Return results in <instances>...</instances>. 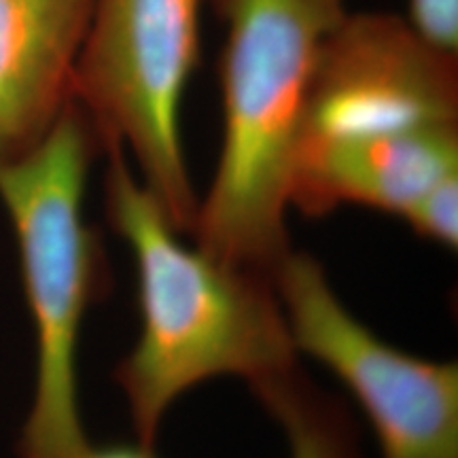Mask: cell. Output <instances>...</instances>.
<instances>
[{
    "mask_svg": "<svg viewBox=\"0 0 458 458\" xmlns=\"http://www.w3.org/2000/svg\"><path fill=\"white\" fill-rule=\"evenodd\" d=\"M108 223L139 274L140 335L114 369L136 444L156 450L170 405L219 376L249 385L297 365V348L270 278L225 266L179 240L162 204L108 142Z\"/></svg>",
    "mask_w": 458,
    "mask_h": 458,
    "instance_id": "6da1fadb",
    "label": "cell"
},
{
    "mask_svg": "<svg viewBox=\"0 0 458 458\" xmlns=\"http://www.w3.org/2000/svg\"><path fill=\"white\" fill-rule=\"evenodd\" d=\"M223 139L191 233L225 266L274 276L291 250V179L314 68L348 0H215Z\"/></svg>",
    "mask_w": 458,
    "mask_h": 458,
    "instance_id": "7a4b0ae2",
    "label": "cell"
},
{
    "mask_svg": "<svg viewBox=\"0 0 458 458\" xmlns=\"http://www.w3.org/2000/svg\"><path fill=\"white\" fill-rule=\"evenodd\" d=\"M98 153L88 114L71 100L37 147L0 162V199L15 232L37 337L20 458H81L89 448L79 408V342L89 306L108 289L100 233L83 213Z\"/></svg>",
    "mask_w": 458,
    "mask_h": 458,
    "instance_id": "3957f363",
    "label": "cell"
},
{
    "mask_svg": "<svg viewBox=\"0 0 458 458\" xmlns=\"http://www.w3.org/2000/svg\"><path fill=\"white\" fill-rule=\"evenodd\" d=\"M208 3L215 0H96L72 74V100L100 147H123L172 225L185 233L199 199L189 179L181 111Z\"/></svg>",
    "mask_w": 458,
    "mask_h": 458,
    "instance_id": "277c9868",
    "label": "cell"
},
{
    "mask_svg": "<svg viewBox=\"0 0 458 458\" xmlns=\"http://www.w3.org/2000/svg\"><path fill=\"white\" fill-rule=\"evenodd\" d=\"M272 283L297 352L351 388L382 458H458V363H433L382 342L344 308L310 255L291 249Z\"/></svg>",
    "mask_w": 458,
    "mask_h": 458,
    "instance_id": "5b68a950",
    "label": "cell"
},
{
    "mask_svg": "<svg viewBox=\"0 0 458 458\" xmlns=\"http://www.w3.org/2000/svg\"><path fill=\"white\" fill-rule=\"evenodd\" d=\"M435 125H458V51L428 41L408 17L346 11L320 47L297 156Z\"/></svg>",
    "mask_w": 458,
    "mask_h": 458,
    "instance_id": "8992f818",
    "label": "cell"
},
{
    "mask_svg": "<svg viewBox=\"0 0 458 458\" xmlns=\"http://www.w3.org/2000/svg\"><path fill=\"white\" fill-rule=\"evenodd\" d=\"M458 172V125L334 140L295 159L291 206L320 216L357 204L401 216L427 189Z\"/></svg>",
    "mask_w": 458,
    "mask_h": 458,
    "instance_id": "52a82bcc",
    "label": "cell"
},
{
    "mask_svg": "<svg viewBox=\"0 0 458 458\" xmlns=\"http://www.w3.org/2000/svg\"><path fill=\"white\" fill-rule=\"evenodd\" d=\"M96 0H0V162L45 139L72 100Z\"/></svg>",
    "mask_w": 458,
    "mask_h": 458,
    "instance_id": "ba28073f",
    "label": "cell"
},
{
    "mask_svg": "<svg viewBox=\"0 0 458 458\" xmlns=\"http://www.w3.org/2000/svg\"><path fill=\"white\" fill-rule=\"evenodd\" d=\"M283 427L291 458H363L352 416L340 399L318 388L300 365L250 385Z\"/></svg>",
    "mask_w": 458,
    "mask_h": 458,
    "instance_id": "9c48e42d",
    "label": "cell"
},
{
    "mask_svg": "<svg viewBox=\"0 0 458 458\" xmlns=\"http://www.w3.org/2000/svg\"><path fill=\"white\" fill-rule=\"evenodd\" d=\"M401 216L416 236L454 250L458 246V172L427 189Z\"/></svg>",
    "mask_w": 458,
    "mask_h": 458,
    "instance_id": "30bf717a",
    "label": "cell"
},
{
    "mask_svg": "<svg viewBox=\"0 0 458 458\" xmlns=\"http://www.w3.org/2000/svg\"><path fill=\"white\" fill-rule=\"evenodd\" d=\"M408 20L439 47L458 51V0H408Z\"/></svg>",
    "mask_w": 458,
    "mask_h": 458,
    "instance_id": "8fae6325",
    "label": "cell"
},
{
    "mask_svg": "<svg viewBox=\"0 0 458 458\" xmlns=\"http://www.w3.org/2000/svg\"><path fill=\"white\" fill-rule=\"evenodd\" d=\"M81 458H157L156 450L142 448L140 444H111L100 445V448H89L83 452Z\"/></svg>",
    "mask_w": 458,
    "mask_h": 458,
    "instance_id": "7c38bea8",
    "label": "cell"
}]
</instances>
